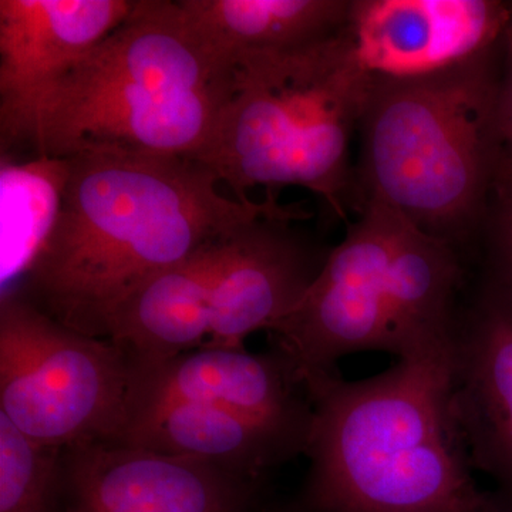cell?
Wrapping results in <instances>:
<instances>
[{
  "instance_id": "1",
  "label": "cell",
  "mask_w": 512,
  "mask_h": 512,
  "mask_svg": "<svg viewBox=\"0 0 512 512\" xmlns=\"http://www.w3.org/2000/svg\"><path fill=\"white\" fill-rule=\"evenodd\" d=\"M67 158L56 227L9 291L92 338H110L121 306L148 279L282 207L271 192L225 197L217 175L188 157L93 147Z\"/></svg>"
},
{
  "instance_id": "2",
  "label": "cell",
  "mask_w": 512,
  "mask_h": 512,
  "mask_svg": "<svg viewBox=\"0 0 512 512\" xmlns=\"http://www.w3.org/2000/svg\"><path fill=\"white\" fill-rule=\"evenodd\" d=\"M309 393L308 474L288 512H508L478 484L458 426L450 343Z\"/></svg>"
},
{
  "instance_id": "3",
  "label": "cell",
  "mask_w": 512,
  "mask_h": 512,
  "mask_svg": "<svg viewBox=\"0 0 512 512\" xmlns=\"http://www.w3.org/2000/svg\"><path fill=\"white\" fill-rule=\"evenodd\" d=\"M357 211L301 302L268 332L306 387L338 375L355 353L400 360L443 348L456 326L460 249L383 202Z\"/></svg>"
},
{
  "instance_id": "4",
  "label": "cell",
  "mask_w": 512,
  "mask_h": 512,
  "mask_svg": "<svg viewBox=\"0 0 512 512\" xmlns=\"http://www.w3.org/2000/svg\"><path fill=\"white\" fill-rule=\"evenodd\" d=\"M348 28L316 45L249 53L232 63L227 99L192 160L237 200L251 201L252 188L278 194L296 185L349 224V210H356L350 141L376 77L357 59Z\"/></svg>"
},
{
  "instance_id": "5",
  "label": "cell",
  "mask_w": 512,
  "mask_h": 512,
  "mask_svg": "<svg viewBox=\"0 0 512 512\" xmlns=\"http://www.w3.org/2000/svg\"><path fill=\"white\" fill-rule=\"evenodd\" d=\"M231 70L178 2L136 0L49 97L33 153L72 157L120 147L195 158L227 99Z\"/></svg>"
},
{
  "instance_id": "6",
  "label": "cell",
  "mask_w": 512,
  "mask_h": 512,
  "mask_svg": "<svg viewBox=\"0 0 512 512\" xmlns=\"http://www.w3.org/2000/svg\"><path fill=\"white\" fill-rule=\"evenodd\" d=\"M491 55L420 79L376 77L359 128L356 210L363 201L383 202L463 247L504 154Z\"/></svg>"
},
{
  "instance_id": "7",
  "label": "cell",
  "mask_w": 512,
  "mask_h": 512,
  "mask_svg": "<svg viewBox=\"0 0 512 512\" xmlns=\"http://www.w3.org/2000/svg\"><path fill=\"white\" fill-rule=\"evenodd\" d=\"M131 363L110 339L67 328L22 293L0 299V414L25 436L66 448L121 441Z\"/></svg>"
},
{
  "instance_id": "8",
  "label": "cell",
  "mask_w": 512,
  "mask_h": 512,
  "mask_svg": "<svg viewBox=\"0 0 512 512\" xmlns=\"http://www.w3.org/2000/svg\"><path fill=\"white\" fill-rule=\"evenodd\" d=\"M266 481L121 441L63 450L60 512H262Z\"/></svg>"
},
{
  "instance_id": "9",
  "label": "cell",
  "mask_w": 512,
  "mask_h": 512,
  "mask_svg": "<svg viewBox=\"0 0 512 512\" xmlns=\"http://www.w3.org/2000/svg\"><path fill=\"white\" fill-rule=\"evenodd\" d=\"M136 0H0V147L35 150L47 100Z\"/></svg>"
},
{
  "instance_id": "10",
  "label": "cell",
  "mask_w": 512,
  "mask_h": 512,
  "mask_svg": "<svg viewBox=\"0 0 512 512\" xmlns=\"http://www.w3.org/2000/svg\"><path fill=\"white\" fill-rule=\"evenodd\" d=\"M450 377L474 470L512 512V295L484 276L458 309Z\"/></svg>"
},
{
  "instance_id": "11",
  "label": "cell",
  "mask_w": 512,
  "mask_h": 512,
  "mask_svg": "<svg viewBox=\"0 0 512 512\" xmlns=\"http://www.w3.org/2000/svg\"><path fill=\"white\" fill-rule=\"evenodd\" d=\"M309 217L299 205H282L229 235L205 346L245 349L248 336L271 332L301 302L330 251L293 229Z\"/></svg>"
},
{
  "instance_id": "12",
  "label": "cell",
  "mask_w": 512,
  "mask_h": 512,
  "mask_svg": "<svg viewBox=\"0 0 512 512\" xmlns=\"http://www.w3.org/2000/svg\"><path fill=\"white\" fill-rule=\"evenodd\" d=\"M510 2L355 0L349 35L357 59L382 79L433 76L501 45Z\"/></svg>"
},
{
  "instance_id": "13",
  "label": "cell",
  "mask_w": 512,
  "mask_h": 512,
  "mask_svg": "<svg viewBox=\"0 0 512 512\" xmlns=\"http://www.w3.org/2000/svg\"><path fill=\"white\" fill-rule=\"evenodd\" d=\"M181 403L224 404L302 426L313 420L308 387L272 346L264 353L202 346L154 365L131 366L126 434Z\"/></svg>"
},
{
  "instance_id": "14",
  "label": "cell",
  "mask_w": 512,
  "mask_h": 512,
  "mask_svg": "<svg viewBox=\"0 0 512 512\" xmlns=\"http://www.w3.org/2000/svg\"><path fill=\"white\" fill-rule=\"evenodd\" d=\"M311 426L266 419L224 404L181 403L165 407L127 431L121 443L201 458L268 481L269 474L305 456Z\"/></svg>"
},
{
  "instance_id": "15",
  "label": "cell",
  "mask_w": 512,
  "mask_h": 512,
  "mask_svg": "<svg viewBox=\"0 0 512 512\" xmlns=\"http://www.w3.org/2000/svg\"><path fill=\"white\" fill-rule=\"evenodd\" d=\"M231 234L154 275L124 302L109 339L131 366L154 365L207 345L212 291Z\"/></svg>"
},
{
  "instance_id": "16",
  "label": "cell",
  "mask_w": 512,
  "mask_h": 512,
  "mask_svg": "<svg viewBox=\"0 0 512 512\" xmlns=\"http://www.w3.org/2000/svg\"><path fill=\"white\" fill-rule=\"evenodd\" d=\"M185 19L222 62L249 53L288 52L348 28V0H180Z\"/></svg>"
},
{
  "instance_id": "17",
  "label": "cell",
  "mask_w": 512,
  "mask_h": 512,
  "mask_svg": "<svg viewBox=\"0 0 512 512\" xmlns=\"http://www.w3.org/2000/svg\"><path fill=\"white\" fill-rule=\"evenodd\" d=\"M67 157L32 156L0 165L2 289L15 288L52 235L69 180Z\"/></svg>"
},
{
  "instance_id": "18",
  "label": "cell",
  "mask_w": 512,
  "mask_h": 512,
  "mask_svg": "<svg viewBox=\"0 0 512 512\" xmlns=\"http://www.w3.org/2000/svg\"><path fill=\"white\" fill-rule=\"evenodd\" d=\"M63 450L37 443L0 414V512H60Z\"/></svg>"
},
{
  "instance_id": "19",
  "label": "cell",
  "mask_w": 512,
  "mask_h": 512,
  "mask_svg": "<svg viewBox=\"0 0 512 512\" xmlns=\"http://www.w3.org/2000/svg\"><path fill=\"white\" fill-rule=\"evenodd\" d=\"M481 276L512 295V208H495Z\"/></svg>"
},
{
  "instance_id": "20",
  "label": "cell",
  "mask_w": 512,
  "mask_h": 512,
  "mask_svg": "<svg viewBox=\"0 0 512 512\" xmlns=\"http://www.w3.org/2000/svg\"><path fill=\"white\" fill-rule=\"evenodd\" d=\"M503 66L498 76L497 106H495V123L504 156L512 157V2L510 18L505 26L503 40Z\"/></svg>"
},
{
  "instance_id": "21",
  "label": "cell",
  "mask_w": 512,
  "mask_h": 512,
  "mask_svg": "<svg viewBox=\"0 0 512 512\" xmlns=\"http://www.w3.org/2000/svg\"><path fill=\"white\" fill-rule=\"evenodd\" d=\"M493 192L497 207L512 208V157H501L495 174Z\"/></svg>"
}]
</instances>
